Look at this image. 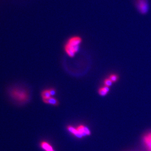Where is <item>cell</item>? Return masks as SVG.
Listing matches in <instances>:
<instances>
[{
  "mask_svg": "<svg viewBox=\"0 0 151 151\" xmlns=\"http://www.w3.org/2000/svg\"><path fill=\"white\" fill-rule=\"evenodd\" d=\"M50 92V94H51V96H54L55 95V93H56V91H55V89L54 88H50L49 89Z\"/></svg>",
  "mask_w": 151,
  "mask_h": 151,
  "instance_id": "obj_12",
  "label": "cell"
},
{
  "mask_svg": "<svg viewBox=\"0 0 151 151\" xmlns=\"http://www.w3.org/2000/svg\"><path fill=\"white\" fill-rule=\"evenodd\" d=\"M109 78L111 79V81L113 83H114V82L117 81L118 79V76L117 75L112 74L110 76Z\"/></svg>",
  "mask_w": 151,
  "mask_h": 151,
  "instance_id": "obj_10",
  "label": "cell"
},
{
  "mask_svg": "<svg viewBox=\"0 0 151 151\" xmlns=\"http://www.w3.org/2000/svg\"><path fill=\"white\" fill-rule=\"evenodd\" d=\"M109 86H105L103 87H101L99 89V94L101 96H105L108 94L109 91Z\"/></svg>",
  "mask_w": 151,
  "mask_h": 151,
  "instance_id": "obj_9",
  "label": "cell"
},
{
  "mask_svg": "<svg viewBox=\"0 0 151 151\" xmlns=\"http://www.w3.org/2000/svg\"><path fill=\"white\" fill-rule=\"evenodd\" d=\"M41 95V97H42L43 100L48 99L52 97L50 92L49 89H45V90L42 91Z\"/></svg>",
  "mask_w": 151,
  "mask_h": 151,
  "instance_id": "obj_8",
  "label": "cell"
},
{
  "mask_svg": "<svg viewBox=\"0 0 151 151\" xmlns=\"http://www.w3.org/2000/svg\"><path fill=\"white\" fill-rule=\"evenodd\" d=\"M141 141L144 151H151V130L144 133Z\"/></svg>",
  "mask_w": 151,
  "mask_h": 151,
  "instance_id": "obj_5",
  "label": "cell"
},
{
  "mask_svg": "<svg viewBox=\"0 0 151 151\" xmlns=\"http://www.w3.org/2000/svg\"><path fill=\"white\" fill-rule=\"evenodd\" d=\"M40 145L41 148L45 151H55L52 146L47 141H42L40 143Z\"/></svg>",
  "mask_w": 151,
  "mask_h": 151,
  "instance_id": "obj_6",
  "label": "cell"
},
{
  "mask_svg": "<svg viewBox=\"0 0 151 151\" xmlns=\"http://www.w3.org/2000/svg\"><path fill=\"white\" fill-rule=\"evenodd\" d=\"M135 6L138 12L142 15L147 14L149 10L148 0H135Z\"/></svg>",
  "mask_w": 151,
  "mask_h": 151,
  "instance_id": "obj_4",
  "label": "cell"
},
{
  "mask_svg": "<svg viewBox=\"0 0 151 151\" xmlns=\"http://www.w3.org/2000/svg\"><path fill=\"white\" fill-rule=\"evenodd\" d=\"M67 129L71 134L78 138H81L83 137L90 135L91 134L90 129L87 127L83 125H79L77 128H74L71 126H68L67 127Z\"/></svg>",
  "mask_w": 151,
  "mask_h": 151,
  "instance_id": "obj_3",
  "label": "cell"
},
{
  "mask_svg": "<svg viewBox=\"0 0 151 151\" xmlns=\"http://www.w3.org/2000/svg\"><path fill=\"white\" fill-rule=\"evenodd\" d=\"M112 83H113V82L111 81V79L109 78H106L104 81V83H105V86H109V87L111 86L112 85Z\"/></svg>",
  "mask_w": 151,
  "mask_h": 151,
  "instance_id": "obj_11",
  "label": "cell"
},
{
  "mask_svg": "<svg viewBox=\"0 0 151 151\" xmlns=\"http://www.w3.org/2000/svg\"><path fill=\"white\" fill-rule=\"evenodd\" d=\"M10 98L13 101L20 104H24L29 102L30 95L29 92L24 87L15 86L12 87L9 91Z\"/></svg>",
  "mask_w": 151,
  "mask_h": 151,
  "instance_id": "obj_1",
  "label": "cell"
},
{
  "mask_svg": "<svg viewBox=\"0 0 151 151\" xmlns=\"http://www.w3.org/2000/svg\"><path fill=\"white\" fill-rule=\"evenodd\" d=\"M82 39L79 37H74L69 39L65 46V51L70 57H74L76 53L78 51L79 45Z\"/></svg>",
  "mask_w": 151,
  "mask_h": 151,
  "instance_id": "obj_2",
  "label": "cell"
},
{
  "mask_svg": "<svg viewBox=\"0 0 151 151\" xmlns=\"http://www.w3.org/2000/svg\"><path fill=\"white\" fill-rule=\"evenodd\" d=\"M43 102L46 104H50V105H53L55 106H57L58 105L59 102L57 99H55V98L51 97L48 98V99H45L44 100Z\"/></svg>",
  "mask_w": 151,
  "mask_h": 151,
  "instance_id": "obj_7",
  "label": "cell"
}]
</instances>
